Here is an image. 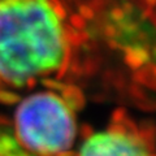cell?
<instances>
[{
    "instance_id": "obj_1",
    "label": "cell",
    "mask_w": 156,
    "mask_h": 156,
    "mask_svg": "<svg viewBox=\"0 0 156 156\" xmlns=\"http://www.w3.org/2000/svg\"><path fill=\"white\" fill-rule=\"evenodd\" d=\"M83 31V18L66 0H0V90L60 78Z\"/></svg>"
},
{
    "instance_id": "obj_3",
    "label": "cell",
    "mask_w": 156,
    "mask_h": 156,
    "mask_svg": "<svg viewBox=\"0 0 156 156\" xmlns=\"http://www.w3.org/2000/svg\"><path fill=\"white\" fill-rule=\"evenodd\" d=\"M76 156H156L155 134L126 113H116L103 130L85 136Z\"/></svg>"
},
{
    "instance_id": "obj_4",
    "label": "cell",
    "mask_w": 156,
    "mask_h": 156,
    "mask_svg": "<svg viewBox=\"0 0 156 156\" xmlns=\"http://www.w3.org/2000/svg\"><path fill=\"white\" fill-rule=\"evenodd\" d=\"M0 156H33L23 150L17 139L14 138L13 131L7 126H0Z\"/></svg>"
},
{
    "instance_id": "obj_2",
    "label": "cell",
    "mask_w": 156,
    "mask_h": 156,
    "mask_svg": "<svg viewBox=\"0 0 156 156\" xmlns=\"http://www.w3.org/2000/svg\"><path fill=\"white\" fill-rule=\"evenodd\" d=\"M81 92L55 81L20 101L13 117V135L33 156L68 155L77 136Z\"/></svg>"
},
{
    "instance_id": "obj_5",
    "label": "cell",
    "mask_w": 156,
    "mask_h": 156,
    "mask_svg": "<svg viewBox=\"0 0 156 156\" xmlns=\"http://www.w3.org/2000/svg\"><path fill=\"white\" fill-rule=\"evenodd\" d=\"M81 2H82V0H81ZM83 2H94V0H83Z\"/></svg>"
}]
</instances>
